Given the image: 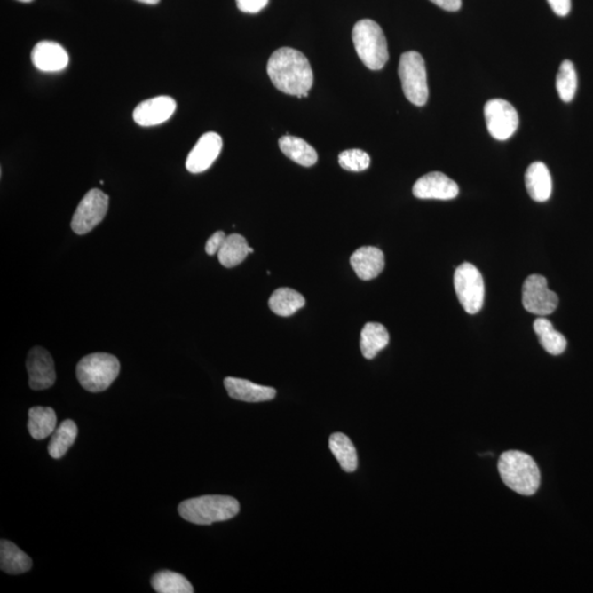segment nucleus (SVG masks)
Returning <instances> with one entry per match:
<instances>
[{
    "label": "nucleus",
    "instance_id": "1",
    "mask_svg": "<svg viewBox=\"0 0 593 593\" xmlns=\"http://www.w3.org/2000/svg\"><path fill=\"white\" fill-rule=\"evenodd\" d=\"M267 73L273 84L284 94L303 99L313 85V71L308 59L299 51L281 48L272 54Z\"/></svg>",
    "mask_w": 593,
    "mask_h": 593
},
{
    "label": "nucleus",
    "instance_id": "2",
    "mask_svg": "<svg viewBox=\"0 0 593 593\" xmlns=\"http://www.w3.org/2000/svg\"><path fill=\"white\" fill-rule=\"evenodd\" d=\"M498 470L504 485L518 494L533 495L540 487L541 472L529 454L504 452L499 458Z\"/></svg>",
    "mask_w": 593,
    "mask_h": 593
},
{
    "label": "nucleus",
    "instance_id": "3",
    "mask_svg": "<svg viewBox=\"0 0 593 593\" xmlns=\"http://www.w3.org/2000/svg\"><path fill=\"white\" fill-rule=\"evenodd\" d=\"M240 511L238 500L228 495H202L185 500L179 504L180 517L198 526L228 521Z\"/></svg>",
    "mask_w": 593,
    "mask_h": 593
},
{
    "label": "nucleus",
    "instance_id": "4",
    "mask_svg": "<svg viewBox=\"0 0 593 593\" xmlns=\"http://www.w3.org/2000/svg\"><path fill=\"white\" fill-rule=\"evenodd\" d=\"M356 53L366 67L379 71L388 62L386 36L377 22L363 20L356 22L352 32Z\"/></svg>",
    "mask_w": 593,
    "mask_h": 593
},
{
    "label": "nucleus",
    "instance_id": "5",
    "mask_svg": "<svg viewBox=\"0 0 593 593\" xmlns=\"http://www.w3.org/2000/svg\"><path fill=\"white\" fill-rule=\"evenodd\" d=\"M119 373V360L107 353L87 355L80 360L76 368V376L82 387L94 393L108 389Z\"/></svg>",
    "mask_w": 593,
    "mask_h": 593
},
{
    "label": "nucleus",
    "instance_id": "6",
    "mask_svg": "<svg viewBox=\"0 0 593 593\" xmlns=\"http://www.w3.org/2000/svg\"><path fill=\"white\" fill-rule=\"evenodd\" d=\"M398 73L407 99L415 106H424L429 99V87L423 55L415 51L403 53Z\"/></svg>",
    "mask_w": 593,
    "mask_h": 593
},
{
    "label": "nucleus",
    "instance_id": "7",
    "mask_svg": "<svg viewBox=\"0 0 593 593\" xmlns=\"http://www.w3.org/2000/svg\"><path fill=\"white\" fill-rule=\"evenodd\" d=\"M454 287L463 309L476 314L484 305L485 284L478 268L470 263H463L454 274Z\"/></svg>",
    "mask_w": 593,
    "mask_h": 593
},
{
    "label": "nucleus",
    "instance_id": "8",
    "mask_svg": "<svg viewBox=\"0 0 593 593\" xmlns=\"http://www.w3.org/2000/svg\"><path fill=\"white\" fill-rule=\"evenodd\" d=\"M109 207V197L99 189H91L82 199L72 219V230L84 235L94 230L105 219Z\"/></svg>",
    "mask_w": 593,
    "mask_h": 593
},
{
    "label": "nucleus",
    "instance_id": "9",
    "mask_svg": "<svg viewBox=\"0 0 593 593\" xmlns=\"http://www.w3.org/2000/svg\"><path fill=\"white\" fill-rule=\"evenodd\" d=\"M557 294L549 289L548 280L544 276L531 275L522 287L523 307L536 316H549L557 309Z\"/></svg>",
    "mask_w": 593,
    "mask_h": 593
},
{
    "label": "nucleus",
    "instance_id": "10",
    "mask_svg": "<svg viewBox=\"0 0 593 593\" xmlns=\"http://www.w3.org/2000/svg\"><path fill=\"white\" fill-rule=\"evenodd\" d=\"M485 119L491 137L499 141L508 140L518 127L516 108L503 99H491L486 104Z\"/></svg>",
    "mask_w": 593,
    "mask_h": 593
},
{
    "label": "nucleus",
    "instance_id": "11",
    "mask_svg": "<svg viewBox=\"0 0 593 593\" xmlns=\"http://www.w3.org/2000/svg\"><path fill=\"white\" fill-rule=\"evenodd\" d=\"M29 386L34 391H44L57 381L52 356L43 347L36 346L30 351L27 360Z\"/></svg>",
    "mask_w": 593,
    "mask_h": 593
},
{
    "label": "nucleus",
    "instance_id": "12",
    "mask_svg": "<svg viewBox=\"0 0 593 593\" xmlns=\"http://www.w3.org/2000/svg\"><path fill=\"white\" fill-rule=\"evenodd\" d=\"M415 197L419 199H438L451 201L460 194L458 185L441 171H432L416 180L414 189Z\"/></svg>",
    "mask_w": 593,
    "mask_h": 593
},
{
    "label": "nucleus",
    "instance_id": "13",
    "mask_svg": "<svg viewBox=\"0 0 593 593\" xmlns=\"http://www.w3.org/2000/svg\"><path fill=\"white\" fill-rule=\"evenodd\" d=\"M222 138L219 134L208 132L199 138L196 146L189 152L186 169L193 174L202 173L211 168L219 157L222 150Z\"/></svg>",
    "mask_w": 593,
    "mask_h": 593
},
{
    "label": "nucleus",
    "instance_id": "14",
    "mask_svg": "<svg viewBox=\"0 0 593 593\" xmlns=\"http://www.w3.org/2000/svg\"><path fill=\"white\" fill-rule=\"evenodd\" d=\"M176 110V101L169 96H159L142 101L133 111L138 126L153 127L168 122Z\"/></svg>",
    "mask_w": 593,
    "mask_h": 593
},
{
    "label": "nucleus",
    "instance_id": "15",
    "mask_svg": "<svg viewBox=\"0 0 593 593\" xmlns=\"http://www.w3.org/2000/svg\"><path fill=\"white\" fill-rule=\"evenodd\" d=\"M32 63L43 72H61L67 67L68 54L61 44L43 41L31 53Z\"/></svg>",
    "mask_w": 593,
    "mask_h": 593
},
{
    "label": "nucleus",
    "instance_id": "16",
    "mask_svg": "<svg viewBox=\"0 0 593 593\" xmlns=\"http://www.w3.org/2000/svg\"><path fill=\"white\" fill-rule=\"evenodd\" d=\"M225 387L233 399L244 402L270 401L276 397L274 388L261 386L247 379L226 377Z\"/></svg>",
    "mask_w": 593,
    "mask_h": 593
},
{
    "label": "nucleus",
    "instance_id": "17",
    "mask_svg": "<svg viewBox=\"0 0 593 593\" xmlns=\"http://www.w3.org/2000/svg\"><path fill=\"white\" fill-rule=\"evenodd\" d=\"M351 266L360 280L370 281L376 278L384 268V255L375 247H363L351 257Z\"/></svg>",
    "mask_w": 593,
    "mask_h": 593
},
{
    "label": "nucleus",
    "instance_id": "18",
    "mask_svg": "<svg viewBox=\"0 0 593 593\" xmlns=\"http://www.w3.org/2000/svg\"><path fill=\"white\" fill-rule=\"evenodd\" d=\"M526 187L533 201L544 202L549 201L553 182L548 166L542 162H534L526 173Z\"/></svg>",
    "mask_w": 593,
    "mask_h": 593
},
{
    "label": "nucleus",
    "instance_id": "19",
    "mask_svg": "<svg viewBox=\"0 0 593 593\" xmlns=\"http://www.w3.org/2000/svg\"><path fill=\"white\" fill-rule=\"evenodd\" d=\"M282 153L296 164L310 168L318 162V153L308 142L298 137L284 136L280 138Z\"/></svg>",
    "mask_w": 593,
    "mask_h": 593
},
{
    "label": "nucleus",
    "instance_id": "20",
    "mask_svg": "<svg viewBox=\"0 0 593 593\" xmlns=\"http://www.w3.org/2000/svg\"><path fill=\"white\" fill-rule=\"evenodd\" d=\"M389 343L387 328L381 323L368 322L365 324L360 333V351L365 359L376 358Z\"/></svg>",
    "mask_w": 593,
    "mask_h": 593
},
{
    "label": "nucleus",
    "instance_id": "21",
    "mask_svg": "<svg viewBox=\"0 0 593 593\" xmlns=\"http://www.w3.org/2000/svg\"><path fill=\"white\" fill-rule=\"evenodd\" d=\"M32 560L25 551H22L12 542L2 540L0 542V568L11 574H20L29 572Z\"/></svg>",
    "mask_w": 593,
    "mask_h": 593
},
{
    "label": "nucleus",
    "instance_id": "22",
    "mask_svg": "<svg viewBox=\"0 0 593 593\" xmlns=\"http://www.w3.org/2000/svg\"><path fill=\"white\" fill-rule=\"evenodd\" d=\"M254 249L249 247L247 239L243 235L230 234L226 236L224 245L217 253V258L222 266L226 268L235 267L247 258Z\"/></svg>",
    "mask_w": 593,
    "mask_h": 593
},
{
    "label": "nucleus",
    "instance_id": "23",
    "mask_svg": "<svg viewBox=\"0 0 593 593\" xmlns=\"http://www.w3.org/2000/svg\"><path fill=\"white\" fill-rule=\"evenodd\" d=\"M57 414L52 407H34L29 410L28 430L35 439H44L57 430Z\"/></svg>",
    "mask_w": 593,
    "mask_h": 593
},
{
    "label": "nucleus",
    "instance_id": "24",
    "mask_svg": "<svg viewBox=\"0 0 593 593\" xmlns=\"http://www.w3.org/2000/svg\"><path fill=\"white\" fill-rule=\"evenodd\" d=\"M533 328L539 337L542 347L551 355L563 354L567 347L566 337L556 331L553 323L544 317L537 318Z\"/></svg>",
    "mask_w": 593,
    "mask_h": 593
},
{
    "label": "nucleus",
    "instance_id": "25",
    "mask_svg": "<svg viewBox=\"0 0 593 593\" xmlns=\"http://www.w3.org/2000/svg\"><path fill=\"white\" fill-rule=\"evenodd\" d=\"M268 304L277 316L290 317L304 307L305 299L298 291L281 287L273 293Z\"/></svg>",
    "mask_w": 593,
    "mask_h": 593
},
{
    "label": "nucleus",
    "instance_id": "26",
    "mask_svg": "<svg viewBox=\"0 0 593 593\" xmlns=\"http://www.w3.org/2000/svg\"><path fill=\"white\" fill-rule=\"evenodd\" d=\"M328 447H330L333 455L339 462L343 470L354 472L358 470V452H356L354 444L345 434H332L330 441H328Z\"/></svg>",
    "mask_w": 593,
    "mask_h": 593
},
{
    "label": "nucleus",
    "instance_id": "27",
    "mask_svg": "<svg viewBox=\"0 0 593 593\" xmlns=\"http://www.w3.org/2000/svg\"><path fill=\"white\" fill-rule=\"evenodd\" d=\"M77 425L72 420H65L57 430L54 431L52 439L48 447L50 456L54 460H59L72 445L75 443L77 438Z\"/></svg>",
    "mask_w": 593,
    "mask_h": 593
},
{
    "label": "nucleus",
    "instance_id": "28",
    "mask_svg": "<svg viewBox=\"0 0 593 593\" xmlns=\"http://www.w3.org/2000/svg\"><path fill=\"white\" fill-rule=\"evenodd\" d=\"M153 589L159 593H193L194 588L183 574L163 571L152 577Z\"/></svg>",
    "mask_w": 593,
    "mask_h": 593
},
{
    "label": "nucleus",
    "instance_id": "29",
    "mask_svg": "<svg viewBox=\"0 0 593 593\" xmlns=\"http://www.w3.org/2000/svg\"><path fill=\"white\" fill-rule=\"evenodd\" d=\"M578 78L573 63L566 59L560 64L557 77H556V90L558 91L560 99L565 103H571L576 95Z\"/></svg>",
    "mask_w": 593,
    "mask_h": 593
},
{
    "label": "nucleus",
    "instance_id": "30",
    "mask_svg": "<svg viewBox=\"0 0 593 593\" xmlns=\"http://www.w3.org/2000/svg\"><path fill=\"white\" fill-rule=\"evenodd\" d=\"M339 163L341 168L346 170L363 171L369 168L370 157L368 153L359 148H352L341 153Z\"/></svg>",
    "mask_w": 593,
    "mask_h": 593
},
{
    "label": "nucleus",
    "instance_id": "31",
    "mask_svg": "<svg viewBox=\"0 0 593 593\" xmlns=\"http://www.w3.org/2000/svg\"><path fill=\"white\" fill-rule=\"evenodd\" d=\"M268 0H236L241 12L257 13L267 6Z\"/></svg>",
    "mask_w": 593,
    "mask_h": 593
},
{
    "label": "nucleus",
    "instance_id": "32",
    "mask_svg": "<svg viewBox=\"0 0 593 593\" xmlns=\"http://www.w3.org/2000/svg\"><path fill=\"white\" fill-rule=\"evenodd\" d=\"M226 236L228 235H225L224 231H217V233H213L211 238L208 240L206 243L207 254L212 257V255L219 253L222 245L225 243Z\"/></svg>",
    "mask_w": 593,
    "mask_h": 593
},
{
    "label": "nucleus",
    "instance_id": "33",
    "mask_svg": "<svg viewBox=\"0 0 593 593\" xmlns=\"http://www.w3.org/2000/svg\"><path fill=\"white\" fill-rule=\"evenodd\" d=\"M548 2L557 16L565 17L571 12L572 0H548Z\"/></svg>",
    "mask_w": 593,
    "mask_h": 593
},
{
    "label": "nucleus",
    "instance_id": "34",
    "mask_svg": "<svg viewBox=\"0 0 593 593\" xmlns=\"http://www.w3.org/2000/svg\"><path fill=\"white\" fill-rule=\"evenodd\" d=\"M430 2L447 12H457L462 7V0H430Z\"/></svg>",
    "mask_w": 593,
    "mask_h": 593
},
{
    "label": "nucleus",
    "instance_id": "35",
    "mask_svg": "<svg viewBox=\"0 0 593 593\" xmlns=\"http://www.w3.org/2000/svg\"><path fill=\"white\" fill-rule=\"evenodd\" d=\"M138 2L147 4H155L160 2V0H138Z\"/></svg>",
    "mask_w": 593,
    "mask_h": 593
},
{
    "label": "nucleus",
    "instance_id": "36",
    "mask_svg": "<svg viewBox=\"0 0 593 593\" xmlns=\"http://www.w3.org/2000/svg\"><path fill=\"white\" fill-rule=\"evenodd\" d=\"M18 2H21V3H31V2H34V0H18Z\"/></svg>",
    "mask_w": 593,
    "mask_h": 593
}]
</instances>
